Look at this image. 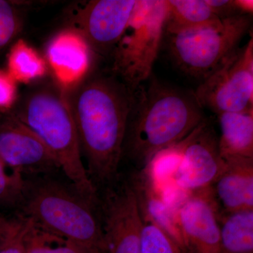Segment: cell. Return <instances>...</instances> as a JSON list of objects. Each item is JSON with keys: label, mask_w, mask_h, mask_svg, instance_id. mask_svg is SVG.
Returning a JSON list of instances; mask_svg holds the SVG:
<instances>
[{"label": "cell", "mask_w": 253, "mask_h": 253, "mask_svg": "<svg viewBox=\"0 0 253 253\" xmlns=\"http://www.w3.org/2000/svg\"><path fill=\"white\" fill-rule=\"evenodd\" d=\"M65 93L86 174L98 192L119 176L134 91L115 75L94 73Z\"/></svg>", "instance_id": "obj_1"}, {"label": "cell", "mask_w": 253, "mask_h": 253, "mask_svg": "<svg viewBox=\"0 0 253 253\" xmlns=\"http://www.w3.org/2000/svg\"><path fill=\"white\" fill-rule=\"evenodd\" d=\"M134 91L121 166L127 163L130 170H142L156 155L185 139L206 118L194 92L156 79Z\"/></svg>", "instance_id": "obj_2"}, {"label": "cell", "mask_w": 253, "mask_h": 253, "mask_svg": "<svg viewBox=\"0 0 253 253\" xmlns=\"http://www.w3.org/2000/svg\"><path fill=\"white\" fill-rule=\"evenodd\" d=\"M17 217L88 253H108L97 198L78 189L62 170L23 177Z\"/></svg>", "instance_id": "obj_3"}, {"label": "cell", "mask_w": 253, "mask_h": 253, "mask_svg": "<svg viewBox=\"0 0 253 253\" xmlns=\"http://www.w3.org/2000/svg\"><path fill=\"white\" fill-rule=\"evenodd\" d=\"M10 112L44 141L63 172L82 192L97 198L82 159L77 131L64 89L55 81L36 86L18 100Z\"/></svg>", "instance_id": "obj_4"}, {"label": "cell", "mask_w": 253, "mask_h": 253, "mask_svg": "<svg viewBox=\"0 0 253 253\" xmlns=\"http://www.w3.org/2000/svg\"><path fill=\"white\" fill-rule=\"evenodd\" d=\"M167 17V0H136L130 20L111 55L113 74L131 90L151 77Z\"/></svg>", "instance_id": "obj_5"}, {"label": "cell", "mask_w": 253, "mask_h": 253, "mask_svg": "<svg viewBox=\"0 0 253 253\" xmlns=\"http://www.w3.org/2000/svg\"><path fill=\"white\" fill-rule=\"evenodd\" d=\"M252 26V15H240L198 29L167 36L168 53L182 72L206 79L239 48Z\"/></svg>", "instance_id": "obj_6"}, {"label": "cell", "mask_w": 253, "mask_h": 253, "mask_svg": "<svg viewBox=\"0 0 253 253\" xmlns=\"http://www.w3.org/2000/svg\"><path fill=\"white\" fill-rule=\"evenodd\" d=\"M194 94L203 109L217 115L253 109V38L204 79Z\"/></svg>", "instance_id": "obj_7"}, {"label": "cell", "mask_w": 253, "mask_h": 253, "mask_svg": "<svg viewBox=\"0 0 253 253\" xmlns=\"http://www.w3.org/2000/svg\"><path fill=\"white\" fill-rule=\"evenodd\" d=\"M97 195L108 253H141L143 221L127 178L120 172L117 180Z\"/></svg>", "instance_id": "obj_8"}, {"label": "cell", "mask_w": 253, "mask_h": 253, "mask_svg": "<svg viewBox=\"0 0 253 253\" xmlns=\"http://www.w3.org/2000/svg\"><path fill=\"white\" fill-rule=\"evenodd\" d=\"M136 0H91L73 9L71 26L92 54L111 56L130 20Z\"/></svg>", "instance_id": "obj_9"}, {"label": "cell", "mask_w": 253, "mask_h": 253, "mask_svg": "<svg viewBox=\"0 0 253 253\" xmlns=\"http://www.w3.org/2000/svg\"><path fill=\"white\" fill-rule=\"evenodd\" d=\"M180 161L174 183L189 192L211 187L226 168L219 147V136L207 119L180 141Z\"/></svg>", "instance_id": "obj_10"}, {"label": "cell", "mask_w": 253, "mask_h": 253, "mask_svg": "<svg viewBox=\"0 0 253 253\" xmlns=\"http://www.w3.org/2000/svg\"><path fill=\"white\" fill-rule=\"evenodd\" d=\"M0 157L23 177L61 169L44 141L10 111L0 113Z\"/></svg>", "instance_id": "obj_11"}, {"label": "cell", "mask_w": 253, "mask_h": 253, "mask_svg": "<svg viewBox=\"0 0 253 253\" xmlns=\"http://www.w3.org/2000/svg\"><path fill=\"white\" fill-rule=\"evenodd\" d=\"M219 215L211 187L189 192L177 212L183 239L181 253H219Z\"/></svg>", "instance_id": "obj_12"}, {"label": "cell", "mask_w": 253, "mask_h": 253, "mask_svg": "<svg viewBox=\"0 0 253 253\" xmlns=\"http://www.w3.org/2000/svg\"><path fill=\"white\" fill-rule=\"evenodd\" d=\"M120 172L126 176L134 191L142 221L157 226L181 253L183 239L177 212L163 196L151 168Z\"/></svg>", "instance_id": "obj_13"}, {"label": "cell", "mask_w": 253, "mask_h": 253, "mask_svg": "<svg viewBox=\"0 0 253 253\" xmlns=\"http://www.w3.org/2000/svg\"><path fill=\"white\" fill-rule=\"evenodd\" d=\"M92 55L83 37L69 27L49 40L44 59L52 71L54 81L63 89L68 90L87 76Z\"/></svg>", "instance_id": "obj_14"}, {"label": "cell", "mask_w": 253, "mask_h": 253, "mask_svg": "<svg viewBox=\"0 0 253 253\" xmlns=\"http://www.w3.org/2000/svg\"><path fill=\"white\" fill-rule=\"evenodd\" d=\"M224 159L225 169L211 186L219 216L253 211V158Z\"/></svg>", "instance_id": "obj_15"}, {"label": "cell", "mask_w": 253, "mask_h": 253, "mask_svg": "<svg viewBox=\"0 0 253 253\" xmlns=\"http://www.w3.org/2000/svg\"><path fill=\"white\" fill-rule=\"evenodd\" d=\"M219 147L223 158H253V109L217 115Z\"/></svg>", "instance_id": "obj_16"}, {"label": "cell", "mask_w": 253, "mask_h": 253, "mask_svg": "<svg viewBox=\"0 0 253 253\" xmlns=\"http://www.w3.org/2000/svg\"><path fill=\"white\" fill-rule=\"evenodd\" d=\"M168 17L165 33L198 29L220 22L206 0H167Z\"/></svg>", "instance_id": "obj_17"}, {"label": "cell", "mask_w": 253, "mask_h": 253, "mask_svg": "<svg viewBox=\"0 0 253 253\" xmlns=\"http://www.w3.org/2000/svg\"><path fill=\"white\" fill-rule=\"evenodd\" d=\"M219 253H253V211L219 217Z\"/></svg>", "instance_id": "obj_18"}, {"label": "cell", "mask_w": 253, "mask_h": 253, "mask_svg": "<svg viewBox=\"0 0 253 253\" xmlns=\"http://www.w3.org/2000/svg\"><path fill=\"white\" fill-rule=\"evenodd\" d=\"M6 71L18 83L28 84L42 79L47 73L48 66L36 49L19 38L10 47Z\"/></svg>", "instance_id": "obj_19"}, {"label": "cell", "mask_w": 253, "mask_h": 253, "mask_svg": "<svg viewBox=\"0 0 253 253\" xmlns=\"http://www.w3.org/2000/svg\"><path fill=\"white\" fill-rule=\"evenodd\" d=\"M23 176L0 157V215L17 217L23 199Z\"/></svg>", "instance_id": "obj_20"}, {"label": "cell", "mask_w": 253, "mask_h": 253, "mask_svg": "<svg viewBox=\"0 0 253 253\" xmlns=\"http://www.w3.org/2000/svg\"><path fill=\"white\" fill-rule=\"evenodd\" d=\"M26 221L25 253H88L67 240L42 231Z\"/></svg>", "instance_id": "obj_21"}, {"label": "cell", "mask_w": 253, "mask_h": 253, "mask_svg": "<svg viewBox=\"0 0 253 253\" xmlns=\"http://www.w3.org/2000/svg\"><path fill=\"white\" fill-rule=\"evenodd\" d=\"M24 2L0 0V54L18 40L23 28Z\"/></svg>", "instance_id": "obj_22"}, {"label": "cell", "mask_w": 253, "mask_h": 253, "mask_svg": "<svg viewBox=\"0 0 253 253\" xmlns=\"http://www.w3.org/2000/svg\"><path fill=\"white\" fill-rule=\"evenodd\" d=\"M141 253H179L171 240L157 226L143 221Z\"/></svg>", "instance_id": "obj_23"}, {"label": "cell", "mask_w": 253, "mask_h": 253, "mask_svg": "<svg viewBox=\"0 0 253 253\" xmlns=\"http://www.w3.org/2000/svg\"><path fill=\"white\" fill-rule=\"evenodd\" d=\"M18 83L6 70L0 69V113H7L17 103Z\"/></svg>", "instance_id": "obj_24"}, {"label": "cell", "mask_w": 253, "mask_h": 253, "mask_svg": "<svg viewBox=\"0 0 253 253\" xmlns=\"http://www.w3.org/2000/svg\"><path fill=\"white\" fill-rule=\"evenodd\" d=\"M206 1L213 14L220 20L246 15L239 11L234 0H206Z\"/></svg>", "instance_id": "obj_25"}, {"label": "cell", "mask_w": 253, "mask_h": 253, "mask_svg": "<svg viewBox=\"0 0 253 253\" xmlns=\"http://www.w3.org/2000/svg\"><path fill=\"white\" fill-rule=\"evenodd\" d=\"M22 221L17 217L0 215V249L16 234Z\"/></svg>", "instance_id": "obj_26"}, {"label": "cell", "mask_w": 253, "mask_h": 253, "mask_svg": "<svg viewBox=\"0 0 253 253\" xmlns=\"http://www.w3.org/2000/svg\"><path fill=\"white\" fill-rule=\"evenodd\" d=\"M22 219L21 227L16 234L0 249V253H25L26 252L25 234L27 228V221Z\"/></svg>", "instance_id": "obj_27"}, {"label": "cell", "mask_w": 253, "mask_h": 253, "mask_svg": "<svg viewBox=\"0 0 253 253\" xmlns=\"http://www.w3.org/2000/svg\"><path fill=\"white\" fill-rule=\"evenodd\" d=\"M239 11L243 14L252 15L253 11V0H234Z\"/></svg>", "instance_id": "obj_28"}]
</instances>
